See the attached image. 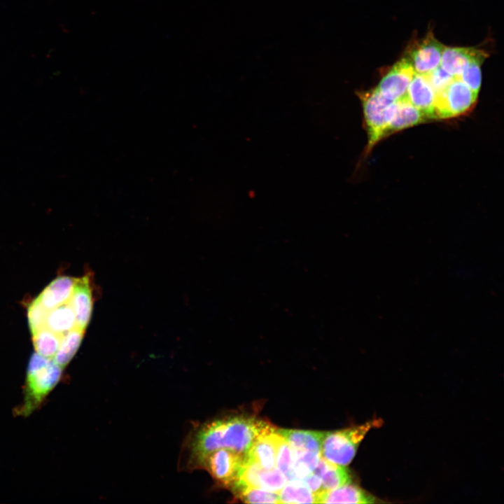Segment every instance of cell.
<instances>
[{"label":"cell","mask_w":504,"mask_h":504,"mask_svg":"<svg viewBox=\"0 0 504 504\" xmlns=\"http://www.w3.org/2000/svg\"><path fill=\"white\" fill-rule=\"evenodd\" d=\"M301 480L307 484L310 491L315 496L322 491L321 478L313 472L309 473Z\"/></svg>","instance_id":"83f0119b"},{"label":"cell","mask_w":504,"mask_h":504,"mask_svg":"<svg viewBox=\"0 0 504 504\" xmlns=\"http://www.w3.org/2000/svg\"><path fill=\"white\" fill-rule=\"evenodd\" d=\"M275 429L258 436L244 454V458L265 468H274L279 438Z\"/></svg>","instance_id":"7c38bea8"},{"label":"cell","mask_w":504,"mask_h":504,"mask_svg":"<svg viewBox=\"0 0 504 504\" xmlns=\"http://www.w3.org/2000/svg\"><path fill=\"white\" fill-rule=\"evenodd\" d=\"M435 92L424 75L415 74L403 97L427 118H435Z\"/></svg>","instance_id":"8fae6325"},{"label":"cell","mask_w":504,"mask_h":504,"mask_svg":"<svg viewBox=\"0 0 504 504\" xmlns=\"http://www.w3.org/2000/svg\"><path fill=\"white\" fill-rule=\"evenodd\" d=\"M477 97V95L460 78H454L443 92L435 96V118H449L465 114L475 106Z\"/></svg>","instance_id":"5b68a950"},{"label":"cell","mask_w":504,"mask_h":504,"mask_svg":"<svg viewBox=\"0 0 504 504\" xmlns=\"http://www.w3.org/2000/svg\"><path fill=\"white\" fill-rule=\"evenodd\" d=\"M480 50L472 48L444 47L440 66L453 77L458 78L468 62Z\"/></svg>","instance_id":"e0dca14e"},{"label":"cell","mask_w":504,"mask_h":504,"mask_svg":"<svg viewBox=\"0 0 504 504\" xmlns=\"http://www.w3.org/2000/svg\"><path fill=\"white\" fill-rule=\"evenodd\" d=\"M85 330L77 326L64 333L53 360L63 369L77 352L84 337Z\"/></svg>","instance_id":"d6986e66"},{"label":"cell","mask_w":504,"mask_h":504,"mask_svg":"<svg viewBox=\"0 0 504 504\" xmlns=\"http://www.w3.org/2000/svg\"><path fill=\"white\" fill-rule=\"evenodd\" d=\"M244 455L221 448L207 454L200 468H205L220 485L232 488L238 479Z\"/></svg>","instance_id":"8992f818"},{"label":"cell","mask_w":504,"mask_h":504,"mask_svg":"<svg viewBox=\"0 0 504 504\" xmlns=\"http://www.w3.org/2000/svg\"><path fill=\"white\" fill-rule=\"evenodd\" d=\"M279 503H316V496L301 479L290 480L278 493Z\"/></svg>","instance_id":"44dd1931"},{"label":"cell","mask_w":504,"mask_h":504,"mask_svg":"<svg viewBox=\"0 0 504 504\" xmlns=\"http://www.w3.org/2000/svg\"><path fill=\"white\" fill-rule=\"evenodd\" d=\"M363 111L365 127L368 133V144L365 155H368L374 146L387 134V130L393 117L396 101H391L374 88L367 92H358Z\"/></svg>","instance_id":"3957f363"},{"label":"cell","mask_w":504,"mask_h":504,"mask_svg":"<svg viewBox=\"0 0 504 504\" xmlns=\"http://www.w3.org/2000/svg\"><path fill=\"white\" fill-rule=\"evenodd\" d=\"M294 461L292 447L279 435L276 459L277 468L287 477L292 470Z\"/></svg>","instance_id":"d4e9b609"},{"label":"cell","mask_w":504,"mask_h":504,"mask_svg":"<svg viewBox=\"0 0 504 504\" xmlns=\"http://www.w3.org/2000/svg\"><path fill=\"white\" fill-rule=\"evenodd\" d=\"M486 56V54L484 51L480 50L479 52L468 62L458 76V78L477 95L481 86V65Z\"/></svg>","instance_id":"cb8c5ba5"},{"label":"cell","mask_w":504,"mask_h":504,"mask_svg":"<svg viewBox=\"0 0 504 504\" xmlns=\"http://www.w3.org/2000/svg\"><path fill=\"white\" fill-rule=\"evenodd\" d=\"M377 426H380L379 420H372L340 430L325 432L321 456L337 465H349L355 456L360 442L368 431Z\"/></svg>","instance_id":"277c9868"},{"label":"cell","mask_w":504,"mask_h":504,"mask_svg":"<svg viewBox=\"0 0 504 504\" xmlns=\"http://www.w3.org/2000/svg\"><path fill=\"white\" fill-rule=\"evenodd\" d=\"M31 335L36 353L52 358L58 349L62 336L46 327L36 331Z\"/></svg>","instance_id":"7402d4cb"},{"label":"cell","mask_w":504,"mask_h":504,"mask_svg":"<svg viewBox=\"0 0 504 504\" xmlns=\"http://www.w3.org/2000/svg\"><path fill=\"white\" fill-rule=\"evenodd\" d=\"M444 47L430 31L424 38L410 46L405 57L416 74L425 75L440 66Z\"/></svg>","instance_id":"ba28073f"},{"label":"cell","mask_w":504,"mask_h":504,"mask_svg":"<svg viewBox=\"0 0 504 504\" xmlns=\"http://www.w3.org/2000/svg\"><path fill=\"white\" fill-rule=\"evenodd\" d=\"M428 119L418 108L402 97L396 101L393 117L387 130V134L421 123Z\"/></svg>","instance_id":"ac0fdd59"},{"label":"cell","mask_w":504,"mask_h":504,"mask_svg":"<svg viewBox=\"0 0 504 504\" xmlns=\"http://www.w3.org/2000/svg\"><path fill=\"white\" fill-rule=\"evenodd\" d=\"M313 472L321 478L322 491L351 483V475L344 466L329 462L322 456Z\"/></svg>","instance_id":"9a60e30c"},{"label":"cell","mask_w":504,"mask_h":504,"mask_svg":"<svg viewBox=\"0 0 504 504\" xmlns=\"http://www.w3.org/2000/svg\"><path fill=\"white\" fill-rule=\"evenodd\" d=\"M76 278L59 276L52 280L36 298L48 310H50L69 301Z\"/></svg>","instance_id":"5bb4252c"},{"label":"cell","mask_w":504,"mask_h":504,"mask_svg":"<svg viewBox=\"0 0 504 504\" xmlns=\"http://www.w3.org/2000/svg\"><path fill=\"white\" fill-rule=\"evenodd\" d=\"M68 302L74 310L76 326L85 330L90 321L93 307L92 293L88 274L76 278Z\"/></svg>","instance_id":"30bf717a"},{"label":"cell","mask_w":504,"mask_h":504,"mask_svg":"<svg viewBox=\"0 0 504 504\" xmlns=\"http://www.w3.org/2000/svg\"><path fill=\"white\" fill-rule=\"evenodd\" d=\"M48 311L36 298L29 304L27 309V318L31 334L46 327Z\"/></svg>","instance_id":"484cf974"},{"label":"cell","mask_w":504,"mask_h":504,"mask_svg":"<svg viewBox=\"0 0 504 504\" xmlns=\"http://www.w3.org/2000/svg\"><path fill=\"white\" fill-rule=\"evenodd\" d=\"M415 74L409 61L402 57L382 78L376 88L386 99L397 101L405 95Z\"/></svg>","instance_id":"9c48e42d"},{"label":"cell","mask_w":504,"mask_h":504,"mask_svg":"<svg viewBox=\"0 0 504 504\" xmlns=\"http://www.w3.org/2000/svg\"><path fill=\"white\" fill-rule=\"evenodd\" d=\"M275 428L253 416L239 414L203 424L194 431L188 442L189 464L200 467L204 458L221 448L244 455L255 440Z\"/></svg>","instance_id":"6da1fadb"},{"label":"cell","mask_w":504,"mask_h":504,"mask_svg":"<svg viewBox=\"0 0 504 504\" xmlns=\"http://www.w3.org/2000/svg\"><path fill=\"white\" fill-rule=\"evenodd\" d=\"M316 503H374L377 498L351 483L316 496Z\"/></svg>","instance_id":"4fadbf2b"},{"label":"cell","mask_w":504,"mask_h":504,"mask_svg":"<svg viewBox=\"0 0 504 504\" xmlns=\"http://www.w3.org/2000/svg\"><path fill=\"white\" fill-rule=\"evenodd\" d=\"M295 449L321 454L325 432L294 429H275Z\"/></svg>","instance_id":"2e32d148"},{"label":"cell","mask_w":504,"mask_h":504,"mask_svg":"<svg viewBox=\"0 0 504 504\" xmlns=\"http://www.w3.org/2000/svg\"><path fill=\"white\" fill-rule=\"evenodd\" d=\"M433 88L435 94L443 92L454 78L447 73L440 66L424 75Z\"/></svg>","instance_id":"4316f807"},{"label":"cell","mask_w":504,"mask_h":504,"mask_svg":"<svg viewBox=\"0 0 504 504\" xmlns=\"http://www.w3.org/2000/svg\"><path fill=\"white\" fill-rule=\"evenodd\" d=\"M287 481L286 475L276 467L265 468L244 458L235 484L279 493Z\"/></svg>","instance_id":"52a82bcc"},{"label":"cell","mask_w":504,"mask_h":504,"mask_svg":"<svg viewBox=\"0 0 504 504\" xmlns=\"http://www.w3.org/2000/svg\"><path fill=\"white\" fill-rule=\"evenodd\" d=\"M76 326L74 310L67 302L48 311L46 327L62 336Z\"/></svg>","instance_id":"ffe728a7"},{"label":"cell","mask_w":504,"mask_h":504,"mask_svg":"<svg viewBox=\"0 0 504 504\" xmlns=\"http://www.w3.org/2000/svg\"><path fill=\"white\" fill-rule=\"evenodd\" d=\"M62 370L52 358L32 354L27 369L23 402L17 414L27 416L38 408L60 381Z\"/></svg>","instance_id":"7a4b0ae2"},{"label":"cell","mask_w":504,"mask_h":504,"mask_svg":"<svg viewBox=\"0 0 504 504\" xmlns=\"http://www.w3.org/2000/svg\"><path fill=\"white\" fill-rule=\"evenodd\" d=\"M232 491L241 501L247 503H279L276 492L235 484Z\"/></svg>","instance_id":"603a6c76"}]
</instances>
